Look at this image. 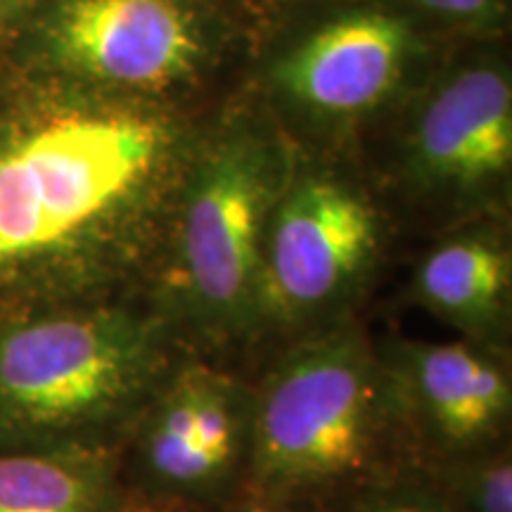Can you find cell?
I'll return each instance as SVG.
<instances>
[{"mask_svg":"<svg viewBox=\"0 0 512 512\" xmlns=\"http://www.w3.org/2000/svg\"><path fill=\"white\" fill-rule=\"evenodd\" d=\"M162 323L121 309L0 328V451L105 448L169 380Z\"/></svg>","mask_w":512,"mask_h":512,"instance_id":"1","label":"cell"},{"mask_svg":"<svg viewBox=\"0 0 512 512\" xmlns=\"http://www.w3.org/2000/svg\"><path fill=\"white\" fill-rule=\"evenodd\" d=\"M157 128L131 117L55 121L0 155V280L74 252L143 183Z\"/></svg>","mask_w":512,"mask_h":512,"instance_id":"2","label":"cell"},{"mask_svg":"<svg viewBox=\"0 0 512 512\" xmlns=\"http://www.w3.org/2000/svg\"><path fill=\"white\" fill-rule=\"evenodd\" d=\"M382 418L380 368L354 330L292 349L254 403L247 448L266 494L342 482L373 458Z\"/></svg>","mask_w":512,"mask_h":512,"instance_id":"3","label":"cell"},{"mask_svg":"<svg viewBox=\"0 0 512 512\" xmlns=\"http://www.w3.org/2000/svg\"><path fill=\"white\" fill-rule=\"evenodd\" d=\"M268 204L266 164L242 147L211 162L190 192L181 266L192 304L214 325L240 323L256 306Z\"/></svg>","mask_w":512,"mask_h":512,"instance_id":"4","label":"cell"},{"mask_svg":"<svg viewBox=\"0 0 512 512\" xmlns=\"http://www.w3.org/2000/svg\"><path fill=\"white\" fill-rule=\"evenodd\" d=\"M377 245L366 200L332 181H306L275 214L261 254L256 306L271 316H309L361 273Z\"/></svg>","mask_w":512,"mask_h":512,"instance_id":"5","label":"cell"},{"mask_svg":"<svg viewBox=\"0 0 512 512\" xmlns=\"http://www.w3.org/2000/svg\"><path fill=\"white\" fill-rule=\"evenodd\" d=\"M57 38L83 72L140 88L176 81L200 50L176 0H74Z\"/></svg>","mask_w":512,"mask_h":512,"instance_id":"6","label":"cell"},{"mask_svg":"<svg viewBox=\"0 0 512 512\" xmlns=\"http://www.w3.org/2000/svg\"><path fill=\"white\" fill-rule=\"evenodd\" d=\"M408 29L399 19L344 17L320 29L278 67L292 98L323 112H358L375 105L399 79Z\"/></svg>","mask_w":512,"mask_h":512,"instance_id":"7","label":"cell"},{"mask_svg":"<svg viewBox=\"0 0 512 512\" xmlns=\"http://www.w3.org/2000/svg\"><path fill=\"white\" fill-rule=\"evenodd\" d=\"M403 394L444 446L496 434L510 413V380L496 358L467 342L413 344L401 354Z\"/></svg>","mask_w":512,"mask_h":512,"instance_id":"8","label":"cell"},{"mask_svg":"<svg viewBox=\"0 0 512 512\" xmlns=\"http://www.w3.org/2000/svg\"><path fill=\"white\" fill-rule=\"evenodd\" d=\"M418 150L441 181L470 185L503 174L512 157V93L489 67L456 76L427 107Z\"/></svg>","mask_w":512,"mask_h":512,"instance_id":"9","label":"cell"},{"mask_svg":"<svg viewBox=\"0 0 512 512\" xmlns=\"http://www.w3.org/2000/svg\"><path fill=\"white\" fill-rule=\"evenodd\" d=\"M105 448L0 451V512H114Z\"/></svg>","mask_w":512,"mask_h":512,"instance_id":"10","label":"cell"},{"mask_svg":"<svg viewBox=\"0 0 512 512\" xmlns=\"http://www.w3.org/2000/svg\"><path fill=\"white\" fill-rule=\"evenodd\" d=\"M508 271V254L501 245L486 238H460L427 256L418 273V292L439 316L486 325L501 311Z\"/></svg>","mask_w":512,"mask_h":512,"instance_id":"11","label":"cell"},{"mask_svg":"<svg viewBox=\"0 0 512 512\" xmlns=\"http://www.w3.org/2000/svg\"><path fill=\"white\" fill-rule=\"evenodd\" d=\"M472 512H512V465L508 456L486 460L472 472Z\"/></svg>","mask_w":512,"mask_h":512,"instance_id":"12","label":"cell"},{"mask_svg":"<svg viewBox=\"0 0 512 512\" xmlns=\"http://www.w3.org/2000/svg\"><path fill=\"white\" fill-rule=\"evenodd\" d=\"M425 8L460 19H484L491 12L494 0H418Z\"/></svg>","mask_w":512,"mask_h":512,"instance_id":"13","label":"cell"},{"mask_svg":"<svg viewBox=\"0 0 512 512\" xmlns=\"http://www.w3.org/2000/svg\"><path fill=\"white\" fill-rule=\"evenodd\" d=\"M394 512H451L444 501L427 494H392Z\"/></svg>","mask_w":512,"mask_h":512,"instance_id":"14","label":"cell"},{"mask_svg":"<svg viewBox=\"0 0 512 512\" xmlns=\"http://www.w3.org/2000/svg\"><path fill=\"white\" fill-rule=\"evenodd\" d=\"M354 512H394L392 494H373L356 503Z\"/></svg>","mask_w":512,"mask_h":512,"instance_id":"15","label":"cell"},{"mask_svg":"<svg viewBox=\"0 0 512 512\" xmlns=\"http://www.w3.org/2000/svg\"><path fill=\"white\" fill-rule=\"evenodd\" d=\"M240 512H290V510L278 508V505L273 503H249L247 508H242Z\"/></svg>","mask_w":512,"mask_h":512,"instance_id":"16","label":"cell"},{"mask_svg":"<svg viewBox=\"0 0 512 512\" xmlns=\"http://www.w3.org/2000/svg\"><path fill=\"white\" fill-rule=\"evenodd\" d=\"M8 3H10V0H0V10H3Z\"/></svg>","mask_w":512,"mask_h":512,"instance_id":"17","label":"cell"}]
</instances>
